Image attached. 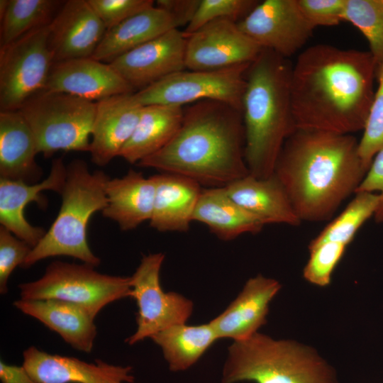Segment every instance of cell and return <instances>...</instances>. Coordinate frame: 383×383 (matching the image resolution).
Instances as JSON below:
<instances>
[{"instance_id":"6da1fadb","label":"cell","mask_w":383,"mask_h":383,"mask_svg":"<svg viewBox=\"0 0 383 383\" xmlns=\"http://www.w3.org/2000/svg\"><path fill=\"white\" fill-rule=\"evenodd\" d=\"M377 69L370 51L328 44L303 50L292 65L290 81L296 129L352 135L362 131Z\"/></svg>"},{"instance_id":"7a4b0ae2","label":"cell","mask_w":383,"mask_h":383,"mask_svg":"<svg viewBox=\"0 0 383 383\" xmlns=\"http://www.w3.org/2000/svg\"><path fill=\"white\" fill-rule=\"evenodd\" d=\"M368 168L352 134L296 129L285 141L274 174L300 221L331 219L355 194Z\"/></svg>"},{"instance_id":"3957f363","label":"cell","mask_w":383,"mask_h":383,"mask_svg":"<svg viewBox=\"0 0 383 383\" xmlns=\"http://www.w3.org/2000/svg\"><path fill=\"white\" fill-rule=\"evenodd\" d=\"M137 165L209 187H224L247 176L242 111L216 101L194 103L184 110L171 140Z\"/></svg>"},{"instance_id":"277c9868","label":"cell","mask_w":383,"mask_h":383,"mask_svg":"<svg viewBox=\"0 0 383 383\" xmlns=\"http://www.w3.org/2000/svg\"><path fill=\"white\" fill-rule=\"evenodd\" d=\"M289 59L262 49L247 73L242 102L245 160L249 174L267 178L296 129L292 107Z\"/></svg>"},{"instance_id":"5b68a950","label":"cell","mask_w":383,"mask_h":383,"mask_svg":"<svg viewBox=\"0 0 383 383\" xmlns=\"http://www.w3.org/2000/svg\"><path fill=\"white\" fill-rule=\"evenodd\" d=\"M340 383L313 347L259 332L228 347L221 383Z\"/></svg>"},{"instance_id":"8992f818","label":"cell","mask_w":383,"mask_h":383,"mask_svg":"<svg viewBox=\"0 0 383 383\" xmlns=\"http://www.w3.org/2000/svg\"><path fill=\"white\" fill-rule=\"evenodd\" d=\"M109 178L103 171H90L82 160H74L67 165L58 214L32 248L23 267L55 256L72 257L94 267L100 264V258L88 244L87 231L92 215L108 204L105 187Z\"/></svg>"},{"instance_id":"52a82bcc","label":"cell","mask_w":383,"mask_h":383,"mask_svg":"<svg viewBox=\"0 0 383 383\" xmlns=\"http://www.w3.org/2000/svg\"><path fill=\"white\" fill-rule=\"evenodd\" d=\"M96 102L67 93L43 91L19 109L35 139L38 153L89 152Z\"/></svg>"},{"instance_id":"ba28073f","label":"cell","mask_w":383,"mask_h":383,"mask_svg":"<svg viewBox=\"0 0 383 383\" xmlns=\"http://www.w3.org/2000/svg\"><path fill=\"white\" fill-rule=\"evenodd\" d=\"M95 267L52 262L39 279L18 285L20 299H54L79 304L94 316L109 304L130 296L131 277L99 272Z\"/></svg>"},{"instance_id":"9c48e42d","label":"cell","mask_w":383,"mask_h":383,"mask_svg":"<svg viewBox=\"0 0 383 383\" xmlns=\"http://www.w3.org/2000/svg\"><path fill=\"white\" fill-rule=\"evenodd\" d=\"M250 64L209 70H184L134 92V96L143 106H182L189 103L211 100L242 111Z\"/></svg>"},{"instance_id":"30bf717a","label":"cell","mask_w":383,"mask_h":383,"mask_svg":"<svg viewBox=\"0 0 383 383\" xmlns=\"http://www.w3.org/2000/svg\"><path fill=\"white\" fill-rule=\"evenodd\" d=\"M48 25L0 48L1 111L18 110L45 90L53 65Z\"/></svg>"},{"instance_id":"8fae6325","label":"cell","mask_w":383,"mask_h":383,"mask_svg":"<svg viewBox=\"0 0 383 383\" xmlns=\"http://www.w3.org/2000/svg\"><path fill=\"white\" fill-rule=\"evenodd\" d=\"M165 259L162 252L144 255L131 277L130 296L135 299L137 328L126 342L133 345L174 325L186 323L193 303L176 292H165L160 282Z\"/></svg>"},{"instance_id":"7c38bea8","label":"cell","mask_w":383,"mask_h":383,"mask_svg":"<svg viewBox=\"0 0 383 383\" xmlns=\"http://www.w3.org/2000/svg\"><path fill=\"white\" fill-rule=\"evenodd\" d=\"M238 25L262 49L287 59L306 45L314 30L296 0L260 1Z\"/></svg>"},{"instance_id":"4fadbf2b","label":"cell","mask_w":383,"mask_h":383,"mask_svg":"<svg viewBox=\"0 0 383 383\" xmlns=\"http://www.w3.org/2000/svg\"><path fill=\"white\" fill-rule=\"evenodd\" d=\"M185 37V66L190 70L251 63L262 50L230 19L214 20Z\"/></svg>"},{"instance_id":"5bb4252c","label":"cell","mask_w":383,"mask_h":383,"mask_svg":"<svg viewBox=\"0 0 383 383\" xmlns=\"http://www.w3.org/2000/svg\"><path fill=\"white\" fill-rule=\"evenodd\" d=\"M187 39L172 29L117 57L110 64L134 89H142L186 70Z\"/></svg>"},{"instance_id":"9a60e30c","label":"cell","mask_w":383,"mask_h":383,"mask_svg":"<svg viewBox=\"0 0 383 383\" xmlns=\"http://www.w3.org/2000/svg\"><path fill=\"white\" fill-rule=\"evenodd\" d=\"M106 31L88 0L64 1L48 25L53 63L91 57Z\"/></svg>"},{"instance_id":"2e32d148","label":"cell","mask_w":383,"mask_h":383,"mask_svg":"<svg viewBox=\"0 0 383 383\" xmlns=\"http://www.w3.org/2000/svg\"><path fill=\"white\" fill-rule=\"evenodd\" d=\"M67 175L62 158L52 160L50 172L44 179L34 184L0 177V223L19 239L35 247L44 236V228L31 225L25 216L26 206L35 202L41 208L47 201L41 192L50 190L60 194Z\"/></svg>"},{"instance_id":"e0dca14e","label":"cell","mask_w":383,"mask_h":383,"mask_svg":"<svg viewBox=\"0 0 383 383\" xmlns=\"http://www.w3.org/2000/svg\"><path fill=\"white\" fill-rule=\"evenodd\" d=\"M23 365L39 383H135L132 367L96 359L87 362L76 357L50 354L30 346L23 353Z\"/></svg>"},{"instance_id":"ac0fdd59","label":"cell","mask_w":383,"mask_h":383,"mask_svg":"<svg viewBox=\"0 0 383 383\" xmlns=\"http://www.w3.org/2000/svg\"><path fill=\"white\" fill-rule=\"evenodd\" d=\"M45 91L67 93L96 102L134 92V88L110 64L84 57L53 63Z\"/></svg>"},{"instance_id":"d6986e66","label":"cell","mask_w":383,"mask_h":383,"mask_svg":"<svg viewBox=\"0 0 383 383\" xmlns=\"http://www.w3.org/2000/svg\"><path fill=\"white\" fill-rule=\"evenodd\" d=\"M89 152L93 163L109 164L131 138L143 106L134 92L121 94L96 102Z\"/></svg>"},{"instance_id":"ffe728a7","label":"cell","mask_w":383,"mask_h":383,"mask_svg":"<svg viewBox=\"0 0 383 383\" xmlns=\"http://www.w3.org/2000/svg\"><path fill=\"white\" fill-rule=\"evenodd\" d=\"M281 288L277 280L261 274L248 279L230 305L209 321L218 338L238 341L258 332L267 323L270 304Z\"/></svg>"},{"instance_id":"44dd1931","label":"cell","mask_w":383,"mask_h":383,"mask_svg":"<svg viewBox=\"0 0 383 383\" xmlns=\"http://www.w3.org/2000/svg\"><path fill=\"white\" fill-rule=\"evenodd\" d=\"M13 306L57 333L74 349L87 353L91 351L97 333L96 316L86 308L54 299H20L13 302Z\"/></svg>"},{"instance_id":"7402d4cb","label":"cell","mask_w":383,"mask_h":383,"mask_svg":"<svg viewBox=\"0 0 383 383\" xmlns=\"http://www.w3.org/2000/svg\"><path fill=\"white\" fill-rule=\"evenodd\" d=\"M155 190V175L146 178L133 170L121 177L109 178L105 187L108 204L102 215L116 222L121 231L135 229L150 221Z\"/></svg>"},{"instance_id":"603a6c76","label":"cell","mask_w":383,"mask_h":383,"mask_svg":"<svg viewBox=\"0 0 383 383\" xmlns=\"http://www.w3.org/2000/svg\"><path fill=\"white\" fill-rule=\"evenodd\" d=\"M33 133L18 110L0 111V177L37 183L43 174Z\"/></svg>"},{"instance_id":"cb8c5ba5","label":"cell","mask_w":383,"mask_h":383,"mask_svg":"<svg viewBox=\"0 0 383 383\" xmlns=\"http://www.w3.org/2000/svg\"><path fill=\"white\" fill-rule=\"evenodd\" d=\"M224 187L236 203L265 225L280 223L296 226L301 223L284 187L274 174L267 178L248 174Z\"/></svg>"},{"instance_id":"d4e9b609","label":"cell","mask_w":383,"mask_h":383,"mask_svg":"<svg viewBox=\"0 0 383 383\" xmlns=\"http://www.w3.org/2000/svg\"><path fill=\"white\" fill-rule=\"evenodd\" d=\"M156 190L150 226L160 232H185L202 189L196 181L178 174H155Z\"/></svg>"},{"instance_id":"484cf974","label":"cell","mask_w":383,"mask_h":383,"mask_svg":"<svg viewBox=\"0 0 383 383\" xmlns=\"http://www.w3.org/2000/svg\"><path fill=\"white\" fill-rule=\"evenodd\" d=\"M178 28L172 16L154 6L107 30L91 57L110 63L121 55Z\"/></svg>"},{"instance_id":"4316f807","label":"cell","mask_w":383,"mask_h":383,"mask_svg":"<svg viewBox=\"0 0 383 383\" xmlns=\"http://www.w3.org/2000/svg\"><path fill=\"white\" fill-rule=\"evenodd\" d=\"M192 220L204 223L223 240L244 233H259L265 226L261 219L236 203L225 187L202 189Z\"/></svg>"},{"instance_id":"83f0119b","label":"cell","mask_w":383,"mask_h":383,"mask_svg":"<svg viewBox=\"0 0 383 383\" xmlns=\"http://www.w3.org/2000/svg\"><path fill=\"white\" fill-rule=\"evenodd\" d=\"M184 116L182 106H143L140 119L119 157L138 164L166 145L179 130Z\"/></svg>"},{"instance_id":"f1b7e54d","label":"cell","mask_w":383,"mask_h":383,"mask_svg":"<svg viewBox=\"0 0 383 383\" xmlns=\"http://www.w3.org/2000/svg\"><path fill=\"white\" fill-rule=\"evenodd\" d=\"M150 338L161 348L172 372L184 371L191 367L219 339L209 322L195 326L174 325Z\"/></svg>"},{"instance_id":"f546056e","label":"cell","mask_w":383,"mask_h":383,"mask_svg":"<svg viewBox=\"0 0 383 383\" xmlns=\"http://www.w3.org/2000/svg\"><path fill=\"white\" fill-rule=\"evenodd\" d=\"M63 3L56 0H9L1 19L0 48L48 26Z\"/></svg>"},{"instance_id":"4dcf8cb0","label":"cell","mask_w":383,"mask_h":383,"mask_svg":"<svg viewBox=\"0 0 383 383\" xmlns=\"http://www.w3.org/2000/svg\"><path fill=\"white\" fill-rule=\"evenodd\" d=\"M345 209L333 219L309 245L335 242L348 245L360 227L373 217L379 202L376 193L357 192Z\"/></svg>"},{"instance_id":"1f68e13d","label":"cell","mask_w":383,"mask_h":383,"mask_svg":"<svg viewBox=\"0 0 383 383\" xmlns=\"http://www.w3.org/2000/svg\"><path fill=\"white\" fill-rule=\"evenodd\" d=\"M343 21L367 39L377 65L383 62V0H346Z\"/></svg>"},{"instance_id":"d6a6232c","label":"cell","mask_w":383,"mask_h":383,"mask_svg":"<svg viewBox=\"0 0 383 383\" xmlns=\"http://www.w3.org/2000/svg\"><path fill=\"white\" fill-rule=\"evenodd\" d=\"M378 87L374 92L363 134L358 141V153L369 168L374 157L383 150V62L377 65Z\"/></svg>"},{"instance_id":"836d02e7","label":"cell","mask_w":383,"mask_h":383,"mask_svg":"<svg viewBox=\"0 0 383 383\" xmlns=\"http://www.w3.org/2000/svg\"><path fill=\"white\" fill-rule=\"evenodd\" d=\"M346 248L344 244L331 241L309 245V258L303 270L304 279L320 287L329 285Z\"/></svg>"},{"instance_id":"e575fe53","label":"cell","mask_w":383,"mask_h":383,"mask_svg":"<svg viewBox=\"0 0 383 383\" xmlns=\"http://www.w3.org/2000/svg\"><path fill=\"white\" fill-rule=\"evenodd\" d=\"M259 2L256 0H201L192 20L183 33L185 35H189L217 19H230L238 23Z\"/></svg>"},{"instance_id":"d590c367","label":"cell","mask_w":383,"mask_h":383,"mask_svg":"<svg viewBox=\"0 0 383 383\" xmlns=\"http://www.w3.org/2000/svg\"><path fill=\"white\" fill-rule=\"evenodd\" d=\"M32 247L0 226V293L8 292V281L18 266H23Z\"/></svg>"},{"instance_id":"8d00e7d4","label":"cell","mask_w":383,"mask_h":383,"mask_svg":"<svg viewBox=\"0 0 383 383\" xmlns=\"http://www.w3.org/2000/svg\"><path fill=\"white\" fill-rule=\"evenodd\" d=\"M106 30L155 6L152 0H88Z\"/></svg>"},{"instance_id":"74e56055","label":"cell","mask_w":383,"mask_h":383,"mask_svg":"<svg viewBox=\"0 0 383 383\" xmlns=\"http://www.w3.org/2000/svg\"><path fill=\"white\" fill-rule=\"evenodd\" d=\"M346 0H296L309 23L313 28L334 26L343 21Z\"/></svg>"},{"instance_id":"f35d334b","label":"cell","mask_w":383,"mask_h":383,"mask_svg":"<svg viewBox=\"0 0 383 383\" xmlns=\"http://www.w3.org/2000/svg\"><path fill=\"white\" fill-rule=\"evenodd\" d=\"M357 192L376 193L379 196L378 206L373 216L376 223H383V150L374 157L368 170L358 186Z\"/></svg>"},{"instance_id":"ab89813d","label":"cell","mask_w":383,"mask_h":383,"mask_svg":"<svg viewBox=\"0 0 383 383\" xmlns=\"http://www.w3.org/2000/svg\"><path fill=\"white\" fill-rule=\"evenodd\" d=\"M201 0H157L156 7L168 12L177 28L187 26L192 20Z\"/></svg>"},{"instance_id":"60d3db41","label":"cell","mask_w":383,"mask_h":383,"mask_svg":"<svg viewBox=\"0 0 383 383\" xmlns=\"http://www.w3.org/2000/svg\"><path fill=\"white\" fill-rule=\"evenodd\" d=\"M1 383H39L34 379L26 369L21 366L0 362Z\"/></svg>"},{"instance_id":"b9f144b4","label":"cell","mask_w":383,"mask_h":383,"mask_svg":"<svg viewBox=\"0 0 383 383\" xmlns=\"http://www.w3.org/2000/svg\"><path fill=\"white\" fill-rule=\"evenodd\" d=\"M9 0H0V20L4 17L8 6Z\"/></svg>"}]
</instances>
